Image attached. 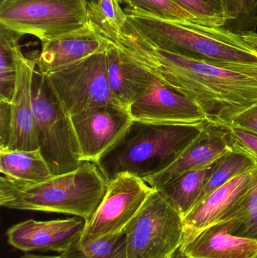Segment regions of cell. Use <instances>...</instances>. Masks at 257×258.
Listing matches in <instances>:
<instances>
[{
  "instance_id": "cell-15",
  "label": "cell",
  "mask_w": 257,
  "mask_h": 258,
  "mask_svg": "<svg viewBox=\"0 0 257 258\" xmlns=\"http://www.w3.org/2000/svg\"><path fill=\"white\" fill-rule=\"evenodd\" d=\"M256 170L235 177L198 203L184 218L182 244L205 229L224 221L251 187Z\"/></svg>"
},
{
  "instance_id": "cell-23",
  "label": "cell",
  "mask_w": 257,
  "mask_h": 258,
  "mask_svg": "<svg viewBox=\"0 0 257 258\" xmlns=\"http://www.w3.org/2000/svg\"><path fill=\"white\" fill-rule=\"evenodd\" d=\"M230 234L257 241V169L253 184L233 212L221 221Z\"/></svg>"
},
{
  "instance_id": "cell-4",
  "label": "cell",
  "mask_w": 257,
  "mask_h": 258,
  "mask_svg": "<svg viewBox=\"0 0 257 258\" xmlns=\"http://www.w3.org/2000/svg\"><path fill=\"white\" fill-rule=\"evenodd\" d=\"M202 128L133 119L95 164L108 181L122 173L144 180L172 165L197 138Z\"/></svg>"
},
{
  "instance_id": "cell-33",
  "label": "cell",
  "mask_w": 257,
  "mask_h": 258,
  "mask_svg": "<svg viewBox=\"0 0 257 258\" xmlns=\"http://www.w3.org/2000/svg\"><path fill=\"white\" fill-rule=\"evenodd\" d=\"M203 1L206 3L210 7L212 8L219 15H220V16L224 18V17H223V6H222L221 0H203Z\"/></svg>"
},
{
  "instance_id": "cell-18",
  "label": "cell",
  "mask_w": 257,
  "mask_h": 258,
  "mask_svg": "<svg viewBox=\"0 0 257 258\" xmlns=\"http://www.w3.org/2000/svg\"><path fill=\"white\" fill-rule=\"evenodd\" d=\"M107 46V42L91 27L80 33L42 42V50L37 57V71L48 74L104 51Z\"/></svg>"
},
{
  "instance_id": "cell-26",
  "label": "cell",
  "mask_w": 257,
  "mask_h": 258,
  "mask_svg": "<svg viewBox=\"0 0 257 258\" xmlns=\"http://www.w3.org/2000/svg\"><path fill=\"white\" fill-rule=\"evenodd\" d=\"M126 7L138 9L146 15L170 21L192 22L204 24L205 22L196 15L187 12L172 0H120ZM208 26V25H207ZM215 27V26H214Z\"/></svg>"
},
{
  "instance_id": "cell-17",
  "label": "cell",
  "mask_w": 257,
  "mask_h": 258,
  "mask_svg": "<svg viewBox=\"0 0 257 258\" xmlns=\"http://www.w3.org/2000/svg\"><path fill=\"white\" fill-rule=\"evenodd\" d=\"M179 249L188 258H253L257 241L233 236L227 225L220 222L202 230Z\"/></svg>"
},
{
  "instance_id": "cell-11",
  "label": "cell",
  "mask_w": 257,
  "mask_h": 258,
  "mask_svg": "<svg viewBox=\"0 0 257 258\" xmlns=\"http://www.w3.org/2000/svg\"><path fill=\"white\" fill-rule=\"evenodd\" d=\"M134 120L202 127L208 122L205 113L193 101L154 79L146 94L128 108Z\"/></svg>"
},
{
  "instance_id": "cell-32",
  "label": "cell",
  "mask_w": 257,
  "mask_h": 258,
  "mask_svg": "<svg viewBox=\"0 0 257 258\" xmlns=\"http://www.w3.org/2000/svg\"><path fill=\"white\" fill-rule=\"evenodd\" d=\"M241 36L246 42L257 51L256 32H247V33H241Z\"/></svg>"
},
{
  "instance_id": "cell-30",
  "label": "cell",
  "mask_w": 257,
  "mask_h": 258,
  "mask_svg": "<svg viewBox=\"0 0 257 258\" xmlns=\"http://www.w3.org/2000/svg\"><path fill=\"white\" fill-rule=\"evenodd\" d=\"M231 126L238 127L257 133V105L237 116Z\"/></svg>"
},
{
  "instance_id": "cell-31",
  "label": "cell",
  "mask_w": 257,
  "mask_h": 258,
  "mask_svg": "<svg viewBox=\"0 0 257 258\" xmlns=\"http://www.w3.org/2000/svg\"><path fill=\"white\" fill-rule=\"evenodd\" d=\"M213 64L226 68L235 72L241 73L254 79L257 81V64L242 63H214Z\"/></svg>"
},
{
  "instance_id": "cell-37",
  "label": "cell",
  "mask_w": 257,
  "mask_h": 258,
  "mask_svg": "<svg viewBox=\"0 0 257 258\" xmlns=\"http://www.w3.org/2000/svg\"><path fill=\"white\" fill-rule=\"evenodd\" d=\"M117 1H119V3H121V1H120V0H117Z\"/></svg>"
},
{
  "instance_id": "cell-29",
  "label": "cell",
  "mask_w": 257,
  "mask_h": 258,
  "mask_svg": "<svg viewBox=\"0 0 257 258\" xmlns=\"http://www.w3.org/2000/svg\"><path fill=\"white\" fill-rule=\"evenodd\" d=\"M12 134L11 103L0 101V151H6Z\"/></svg>"
},
{
  "instance_id": "cell-7",
  "label": "cell",
  "mask_w": 257,
  "mask_h": 258,
  "mask_svg": "<svg viewBox=\"0 0 257 258\" xmlns=\"http://www.w3.org/2000/svg\"><path fill=\"white\" fill-rule=\"evenodd\" d=\"M124 233L128 258H173L184 240V218L153 189Z\"/></svg>"
},
{
  "instance_id": "cell-21",
  "label": "cell",
  "mask_w": 257,
  "mask_h": 258,
  "mask_svg": "<svg viewBox=\"0 0 257 258\" xmlns=\"http://www.w3.org/2000/svg\"><path fill=\"white\" fill-rule=\"evenodd\" d=\"M256 169V161L251 156L241 150L233 148V150L219 158L216 162L211 177L202 189L196 206L211 192L226 184L232 179Z\"/></svg>"
},
{
  "instance_id": "cell-12",
  "label": "cell",
  "mask_w": 257,
  "mask_h": 258,
  "mask_svg": "<svg viewBox=\"0 0 257 258\" xmlns=\"http://www.w3.org/2000/svg\"><path fill=\"white\" fill-rule=\"evenodd\" d=\"M232 150L230 126L208 122L172 165L143 180L153 189H159L187 171L211 163Z\"/></svg>"
},
{
  "instance_id": "cell-1",
  "label": "cell",
  "mask_w": 257,
  "mask_h": 258,
  "mask_svg": "<svg viewBox=\"0 0 257 258\" xmlns=\"http://www.w3.org/2000/svg\"><path fill=\"white\" fill-rule=\"evenodd\" d=\"M105 38L156 80L194 102L208 122L231 126L237 116L257 105V81L208 62L192 60L151 43L128 21Z\"/></svg>"
},
{
  "instance_id": "cell-2",
  "label": "cell",
  "mask_w": 257,
  "mask_h": 258,
  "mask_svg": "<svg viewBox=\"0 0 257 258\" xmlns=\"http://www.w3.org/2000/svg\"><path fill=\"white\" fill-rule=\"evenodd\" d=\"M108 182L92 162H83L72 172L41 182L2 175L0 206L14 210L73 215L87 221L102 201Z\"/></svg>"
},
{
  "instance_id": "cell-16",
  "label": "cell",
  "mask_w": 257,
  "mask_h": 258,
  "mask_svg": "<svg viewBox=\"0 0 257 258\" xmlns=\"http://www.w3.org/2000/svg\"><path fill=\"white\" fill-rule=\"evenodd\" d=\"M107 42V77L110 89L116 100L128 110L147 92L155 77L119 48Z\"/></svg>"
},
{
  "instance_id": "cell-38",
  "label": "cell",
  "mask_w": 257,
  "mask_h": 258,
  "mask_svg": "<svg viewBox=\"0 0 257 258\" xmlns=\"http://www.w3.org/2000/svg\"><path fill=\"white\" fill-rule=\"evenodd\" d=\"M0 1H1V0H0Z\"/></svg>"
},
{
  "instance_id": "cell-27",
  "label": "cell",
  "mask_w": 257,
  "mask_h": 258,
  "mask_svg": "<svg viewBox=\"0 0 257 258\" xmlns=\"http://www.w3.org/2000/svg\"><path fill=\"white\" fill-rule=\"evenodd\" d=\"M183 9L196 15L207 25L221 27L226 24V20L219 15L212 8L203 0H172Z\"/></svg>"
},
{
  "instance_id": "cell-25",
  "label": "cell",
  "mask_w": 257,
  "mask_h": 258,
  "mask_svg": "<svg viewBox=\"0 0 257 258\" xmlns=\"http://www.w3.org/2000/svg\"><path fill=\"white\" fill-rule=\"evenodd\" d=\"M226 24L223 28L237 34L256 32L257 0H221Z\"/></svg>"
},
{
  "instance_id": "cell-19",
  "label": "cell",
  "mask_w": 257,
  "mask_h": 258,
  "mask_svg": "<svg viewBox=\"0 0 257 258\" xmlns=\"http://www.w3.org/2000/svg\"><path fill=\"white\" fill-rule=\"evenodd\" d=\"M217 160L187 171L156 190L184 218L196 206L202 189L211 177Z\"/></svg>"
},
{
  "instance_id": "cell-6",
  "label": "cell",
  "mask_w": 257,
  "mask_h": 258,
  "mask_svg": "<svg viewBox=\"0 0 257 258\" xmlns=\"http://www.w3.org/2000/svg\"><path fill=\"white\" fill-rule=\"evenodd\" d=\"M87 0H1L0 26L41 42L89 29Z\"/></svg>"
},
{
  "instance_id": "cell-13",
  "label": "cell",
  "mask_w": 257,
  "mask_h": 258,
  "mask_svg": "<svg viewBox=\"0 0 257 258\" xmlns=\"http://www.w3.org/2000/svg\"><path fill=\"white\" fill-rule=\"evenodd\" d=\"M84 222L75 216L51 221L27 220L11 227L6 237L11 246L24 252L51 251L60 254L79 236Z\"/></svg>"
},
{
  "instance_id": "cell-20",
  "label": "cell",
  "mask_w": 257,
  "mask_h": 258,
  "mask_svg": "<svg viewBox=\"0 0 257 258\" xmlns=\"http://www.w3.org/2000/svg\"><path fill=\"white\" fill-rule=\"evenodd\" d=\"M2 175L29 182H41L53 177L40 150L0 151Z\"/></svg>"
},
{
  "instance_id": "cell-9",
  "label": "cell",
  "mask_w": 257,
  "mask_h": 258,
  "mask_svg": "<svg viewBox=\"0 0 257 258\" xmlns=\"http://www.w3.org/2000/svg\"><path fill=\"white\" fill-rule=\"evenodd\" d=\"M153 188L137 176L122 173L109 180L97 210L84 222L78 237L80 244L123 233L141 209Z\"/></svg>"
},
{
  "instance_id": "cell-3",
  "label": "cell",
  "mask_w": 257,
  "mask_h": 258,
  "mask_svg": "<svg viewBox=\"0 0 257 258\" xmlns=\"http://www.w3.org/2000/svg\"><path fill=\"white\" fill-rule=\"evenodd\" d=\"M128 24L151 43L168 52L208 63L257 64V51L241 35L221 27L170 21L125 7Z\"/></svg>"
},
{
  "instance_id": "cell-5",
  "label": "cell",
  "mask_w": 257,
  "mask_h": 258,
  "mask_svg": "<svg viewBox=\"0 0 257 258\" xmlns=\"http://www.w3.org/2000/svg\"><path fill=\"white\" fill-rule=\"evenodd\" d=\"M33 105L39 149L53 176L72 172L82 164L70 116L63 110L48 77L36 70Z\"/></svg>"
},
{
  "instance_id": "cell-28",
  "label": "cell",
  "mask_w": 257,
  "mask_h": 258,
  "mask_svg": "<svg viewBox=\"0 0 257 258\" xmlns=\"http://www.w3.org/2000/svg\"><path fill=\"white\" fill-rule=\"evenodd\" d=\"M230 132L233 148L247 153L257 164V133L235 126H230Z\"/></svg>"
},
{
  "instance_id": "cell-14",
  "label": "cell",
  "mask_w": 257,
  "mask_h": 258,
  "mask_svg": "<svg viewBox=\"0 0 257 258\" xmlns=\"http://www.w3.org/2000/svg\"><path fill=\"white\" fill-rule=\"evenodd\" d=\"M17 82L11 103L12 134L7 150H35L39 149L33 105V80L37 67V57H25L21 45L15 51Z\"/></svg>"
},
{
  "instance_id": "cell-22",
  "label": "cell",
  "mask_w": 257,
  "mask_h": 258,
  "mask_svg": "<svg viewBox=\"0 0 257 258\" xmlns=\"http://www.w3.org/2000/svg\"><path fill=\"white\" fill-rule=\"evenodd\" d=\"M22 35L0 26V101L12 103L17 82L15 51Z\"/></svg>"
},
{
  "instance_id": "cell-10",
  "label": "cell",
  "mask_w": 257,
  "mask_h": 258,
  "mask_svg": "<svg viewBox=\"0 0 257 258\" xmlns=\"http://www.w3.org/2000/svg\"><path fill=\"white\" fill-rule=\"evenodd\" d=\"M82 162L96 163L133 120L128 109L105 105L71 117Z\"/></svg>"
},
{
  "instance_id": "cell-24",
  "label": "cell",
  "mask_w": 257,
  "mask_h": 258,
  "mask_svg": "<svg viewBox=\"0 0 257 258\" xmlns=\"http://www.w3.org/2000/svg\"><path fill=\"white\" fill-rule=\"evenodd\" d=\"M60 258H128L125 233L106 236L85 244L78 238L59 255Z\"/></svg>"
},
{
  "instance_id": "cell-36",
  "label": "cell",
  "mask_w": 257,
  "mask_h": 258,
  "mask_svg": "<svg viewBox=\"0 0 257 258\" xmlns=\"http://www.w3.org/2000/svg\"><path fill=\"white\" fill-rule=\"evenodd\" d=\"M253 258H257V254H256V256H255V257H253Z\"/></svg>"
},
{
  "instance_id": "cell-34",
  "label": "cell",
  "mask_w": 257,
  "mask_h": 258,
  "mask_svg": "<svg viewBox=\"0 0 257 258\" xmlns=\"http://www.w3.org/2000/svg\"><path fill=\"white\" fill-rule=\"evenodd\" d=\"M20 258H60L58 256L41 255V254H31L26 253Z\"/></svg>"
},
{
  "instance_id": "cell-8",
  "label": "cell",
  "mask_w": 257,
  "mask_h": 258,
  "mask_svg": "<svg viewBox=\"0 0 257 258\" xmlns=\"http://www.w3.org/2000/svg\"><path fill=\"white\" fill-rule=\"evenodd\" d=\"M106 50L45 74L63 110L70 118L101 106L124 107L110 89Z\"/></svg>"
},
{
  "instance_id": "cell-35",
  "label": "cell",
  "mask_w": 257,
  "mask_h": 258,
  "mask_svg": "<svg viewBox=\"0 0 257 258\" xmlns=\"http://www.w3.org/2000/svg\"><path fill=\"white\" fill-rule=\"evenodd\" d=\"M173 258H188V257H186V256L184 255V254H183V253L181 252V251H180V249H178V251H177V252L175 253V255H174Z\"/></svg>"
}]
</instances>
